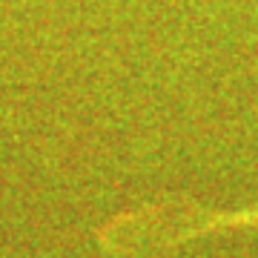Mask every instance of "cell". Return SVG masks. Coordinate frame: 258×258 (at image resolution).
I'll return each instance as SVG.
<instances>
[{
	"label": "cell",
	"mask_w": 258,
	"mask_h": 258,
	"mask_svg": "<svg viewBox=\"0 0 258 258\" xmlns=\"http://www.w3.org/2000/svg\"><path fill=\"white\" fill-rule=\"evenodd\" d=\"M258 224V207L244 212H224V215H210L201 218L195 224H186L181 230H172L169 241H181V238H195V235H207V232H218V230H230V227H252Z\"/></svg>",
	"instance_id": "1"
}]
</instances>
